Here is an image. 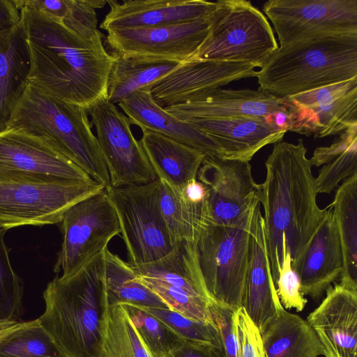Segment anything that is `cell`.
Segmentation results:
<instances>
[{
  "label": "cell",
  "instance_id": "d4e9b609",
  "mask_svg": "<svg viewBox=\"0 0 357 357\" xmlns=\"http://www.w3.org/2000/svg\"><path fill=\"white\" fill-rule=\"evenodd\" d=\"M30 69L29 47L21 22L0 31V132L8 128L28 84Z\"/></svg>",
  "mask_w": 357,
  "mask_h": 357
},
{
  "label": "cell",
  "instance_id": "d6a6232c",
  "mask_svg": "<svg viewBox=\"0 0 357 357\" xmlns=\"http://www.w3.org/2000/svg\"><path fill=\"white\" fill-rule=\"evenodd\" d=\"M0 357H63L38 319L22 325L0 339Z\"/></svg>",
  "mask_w": 357,
  "mask_h": 357
},
{
  "label": "cell",
  "instance_id": "f1b7e54d",
  "mask_svg": "<svg viewBox=\"0 0 357 357\" xmlns=\"http://www.w3.org/2000/svg\"><path fill=\"white\" fill-rule=\"evenodd\" d=\"M115 56L108 82L107 100L119 104L135 91L153 87L176 68L181 63L156 61Z\"/></svg>",
  "mask_w": 357,
  "mask_h": 357
},
{
  "label": "cell",
  "instance_id": "cb8c5ba5",
  "mask_svg": "<svg viewBox=\"0 0 357 357\" xmlns=\"http://www.w3.org/2000/svg\"><path fill=\"white\" fill-rule=\"evenodd\" d=\"M151 89L135 91L118 104L131 123L142 131L155 132L197 149L206 156L220 157V149L216 142L190 122L167 112L153 98Z\"/></svg>",
  "mask_w": 357,
  "mask_h": 357
},
{
  "label": "cell",
  "instance_id": "f35d334b",
  "mask_svg": "<svg viewBox=\"0 0 357 357\" xmlns=\"http://www.w3.org/2000/svg\"><path fill=\"white\" fill-rule=\"evenodd\" d=\"M234 320L240 357H266L261 333L243 308L235 311Z\"/></svg>",
  "mask_w": 357,
  "mask_h": 357
},
{
  "label": "cell",
  "instance_id": "5bb4252c",
  "mask_svg": "<svg viewBox=\"0 0 357 357\" xmlns=\"http://www.w3.org/2000/svg\"><path fill=\"white\" fill-rule=\"evenodd\" d=\"M284 98L289 131L316 139L357 126V77Z\"/></svg>",
  "mask_w": 357,
  "mask_h": 357
},
{
  "label": "cell",
  "instance_id": "5b68a950",
  "mask_svg": "<svg viewBox=\"0 0 357 357\" xmlns=\"http://www.w3.org/2000/svg\"><path fill=\"white\" fill-rule=\"evenodd\" d=\"M87 113L28 82L8 128L41 137L107 189L111 186L108 170Z\"/></svg>",
  "mask_w": 357,
  "mask_h": 357
},
{
  "label": "cell",
  "instance_id": "bcb514c9",
  "mask_svg": "<svg viewBox=\"0 0 357 357\" xmlns=\"http://www.w3.org/2000/svg\"><path fill=\"white\" fill-rule=\"evenodd\" d=\"M24 322L22 321H0V339L22 325Z\"/></svg>",
  "mask_w": 357,
  "mask_h": 357
},
{
  "label": "cell",
  "instance_id": "44dd1931",
  "mask_svg": "<svg viewBox=\"0 0 357 357\" xmlns=\"http://www.w3.org/2000/svg\"><path fill=\"white\" fill-rule=\"evenodd\" d=\"M259 202L254 211L250 234L248 268L241 307L261 331L284 307L273 279L265 225Z\"/></svg>",
  "mask_w": 357,
  "mask_h": 357
},
{
  "label": "cell",
  "instance_id": "4dcf8cb0",
  "mask_svg": "<svg viewBox=\"0 0 357 357\" xmlns=\"http://www.w3.org/2000/svg\"><path fill=\"white\" fill-rule=\"evenodd\" d=\"M160 205L174 246L183 241L195 243L200 228L208 221L205 200L190 202L160 181Z\"/></svg>",
  "mask_w": 357,
  "mask_h": 357
},
{
  "label": "cell",
  "instance_id": "7dc6e473",
  "mask_svg": "<svg viewBox=\"0 0 357 357\" xmlns=\"http://www.w3.org/2000/svg\"><path fill=\"white\" fill-rule=\"evenodd\" d=\"M267 357V356H266Z\"/></svg>",
  "mask_w": 357,
  "mask_h": 357
},
{
  "label": "cell",
  "instance_id": "d590c367",
  "mask_svg": "<svg viewBox=\"0 0 357 357\" xmlns=\"http://www.w3.org/2000/svg\"><path fill=\"white\" fill-rule=\"evenodd\" d=\"M5 231L0 229V321H21L23 287L10 261Z\"/></svg>",
  "mask_w": 357,
  "mask_h": 357
},
{
  "label": "cell",
  "instance_id": "836d02e7",
  "mask_svg": "<svg viewBox=\"0 0 357 357\" xmlns=\"http://www.w3.org/2000/svg\"><path fill=\"white\" fill-rule=\"evenodd\" d=\"M141 308L164 323L181 339L209 345L223 356L220 333L214 322L190 319L167 307Z\"/></svg>",
  "mask_w": 357,
  "mask_h": 357
},
{
  "label": "cell",
  "instance_id": "30bf717a",
  "mask_svg": "<svg viewBox=\"0 0 357 357\" xmlns=\"http://www.w3.org/2000/svg\"><path fill=\"white\" fill-rule=\"evenodd\" d=\"M105 190L99 182H0V229L61 223L77 202Z\"/></svg>",
  "mask_w": 357,
  "mask_h": 357
},
{
  "label": "cell",
  "instance_id": "1f68e13d",
  "mask_svg": "<svg viewBox=\"0 0 357 357\" xmlns=\"http://www.w3.org/2000/svg\"><path fill=\"white\" fill-rule=\"evenodd\" d=\"M101 357H153L124 304L107 305Z\"/></svg>",
  "mask_w": 357,
  "mask_h": 357
},
{
  "label": "cell",
  "instance_id": "8fae6325",
  "mask_svg": "<svg viewBox=\"0 0 357 357\" xmlns=\"http://www.w3.org/2000/svg\"><path fill=\"white\" fill-rule=\"evenodd\" d=\"M92 179L41 137L20 129L0 132V182L54 183Z\"/></svg>",
  "mask_w": 357,
  "mask_h": 357
},
{
  "label": "cell",
  "instance_id": "83f0119b",
  "mask_svg": "<svg viewBox=\"0 0 357 357\" xmlns=\"http://www.w3.org/2000/svg\"><path fill=\"white\" fill-rule=\"evenodd\" d=\"M335 217L343 257L340 282L357 287V174L338 186L327 206Z\"/></svg>",
  "mask_w": 357,
  "mask_h": 357
},
{
  "label": "cell",
  "instance_id": "e0dca14e",
  "mask_svg": "<svg viewBox=\"0 0 357 357\" xmlns=\"http://www.w3.org/2000/svg\"><path fill=\"white\" fill-rule=\"evenodd\" d=\"M307 321L325 357H357V287L342 282L331 286Z\"/></svg>",
  "mask_w": 357,
  "mask_h": 357
},
{
  "label": "cell",
  "instance_id": "2e32d148",
  "mask_svg": "<svg viewBox=\"0 0 357 357\" xmlns=\"http://www.w3.org/2000/svg\"><path fill=\"white\" fill-rule=\"evenodd\" d=\"M197 179L206 188L205 208L212 224H234L259 202V184L248 161L206 156Z\"/></svg>",
  "mask_w": 357,
  "mask_h": 357
},
{
  "label": "cell",
  "instance_id": "60d3db41",
  "mask_svg": "<svg viewBox=\"0 0 357 357\" xmlns=\"http://www.w3.org/2000/svg\"><path fill=\"white\" fill-rule=\"evenodd\" d=\"M356 142L357 126L342 132L329 146L316 148L310 159L312 166L318 167L327 164Z\"/></svg>",
  "mask_w": 357,
  "mask_h": 357
},
{
  "label": "cell",
  "instance_id": "484cf974",
  "mask_svg": "<svg viewBox=\"0 0 357 357\" xmlns=\"http://www.w3.org/2000/svg\"><path fill=\"white\" fill-rule=\"evenodd\" d=\"M142 132L139 142L157 178L182 195L186 185L197 179L206 155L159 133L150 130Z\"/></svg>",
  "mask_w": 357,
  "mask_h": 357
},
{
  "label": "cell",
  "instance_id": "7bdbcfd3",
  "mask_svg": "<svg viewBox=\"0 0 357 357\" xmlns=\"http://www.w3.org/2000/svg\"><path fill=\"white\" fill-rule=\"evenodd\" d=\"M167 357H223V356L209 345L183 340Z\"/></svg>",
  "mask_w": 357,
  "mask_h": 357
},
{
  "label": "cell",
  "instance_id": "4316f807",
  "mask_svg": "<svg viewBox=\"0 0 357 357\" xmlns=\"http://www.w3.org/2000/svg\"><path fill=\"white\" fill-rule=\"evenodd\" d=\"M260 333L267 357H318L323 355L321 343L307 321L284 308Z\"/></svg>",
  "mask_w": 357,
  "mask_h": 357
},
{
  "label": "cell",
  "instance_id": "74e56055",
  "mask_svg": "<svg viewBox=\"0 0 357 357\" xmlns=\"http://www.w3.org/2000/svg\"><path fill=\"white\" fill-rule=\"evenodd\" d=\"M282 261L275 282L277 293L284 309L301 312L307 300L301 292L300 280L292 268L290 252L284 241L282 242Z\"/></svg>",
  "mask_w": 357,
  "mask_h": 357
},
{
  "label": "cell",
  "instance_id": "8d00e7d4",
  "mask_svg": "<svg viewBox=\"0 0 357 357\" xmlns=\"http://www.w3.org/2000/svg\"><path fill=\"white\" fill-rule=\"evenodd\" d=\"M357 174V142L319 169L315 177L318 194H330L340 181Z\"/></svg>",
  "mask_w": 357,
  "mask_h": 357
},
{
  "label": "cell",
  "instance_id": "ab89813d",
  "mask_svg": "<svg viewBox=\"0 0 357 357\" xmlns=\"http://www.w3.org/2000/svg\"><path fill=\"white\" fill-rule=\"evenodd\" d=\"M209 307L213 321L220 333L224 357H240L234 320L236 310L211 301Z\"/></svg>",
  "mask_w": 357,
  "mask_h": 357
},
{
  "label": "cell",
  "instance_id": "b9f144b4",
  "mask_svg": "<svg viewBox=\"0 0 357 357\" xmlns=\"http://www.w3.org/2000/svg\"><path fill=\"white\" fill-rule=\"evenodd\" d=\"M19 9L26 7L48 17L64 20L70 13L73 0H14Z\"/></svg>",
  "mask_w": 357,
  "mask_h": 357
},
{
  "label": "cell",
  "instance_id": "7402d4cb",
  "mask_svg": "<svg viewBox=\"0 0 357 357\" xmlns=\"http://www.w3.org/2000/svg\"><path fill=\"white\" fill-rule=\"evenodd\" d=\"M109 10L100 24L116 29L167 25L208 18L216 3L204 0H107Z\"/></svg>",
  "mask_w": 357,
  "mask_h": 357
},
{
  "label": "cell",
  "instance_id": "3957f363",
  "mask_svg": "<svg viewBox=\"0 0 357 357\" xmlns=\"http://www.w3.org/2000/svg\"><path fill=\"white\" fill-rule=\"evenodd\" d=\"M38 319L63 357H101L108 303L102 252L73 276H56L43 292Z\"/></svg>",
  "mask_w": 357,
  "mask_h": 357
},
{
  "label": "cell",
  "instance_id": "4fadbf2b",
  "mask_svg": "<svg viewBox=\"0 0 357 357\" xmlns=\"http://www.w3.org/2000/svg\"><path fill=\"white\" fill-rule=\"evenodd\" d=\"M112 187L148 183L157 176L131 130L129 118L107 99L90 111Z\"/></svg>",
  "mask_w": 357,
  "mask_h": 357
},
{
  "label": "cell",
  "instance_id": "ee69618b",
  "mask_svg": "<svg viewBox=\"0 0 357 357\" xmlns=\"http://www.w3.org/2000/svg\"><path fill=\"white\" fill-rule=\"evenodd\" d=\"M20 22V13L14 0H0V31L14 27Z\"/></svg>",
  "mask_w": 357,
  "mask_h": 357
},
{
  "label": "cell",
  "instance_id": "f6af8a7d",
  "mask_svg": "<svg viewBox=\"0 0 357 357\" xmlns=\"http://www.w3.org/2000/svg\"><path fill=\"white\" fill-rule=\"evenodd\" d=\"M206 195V186L202 182L195 179L186 185L181 195L190 202L199 204L204 202Z\"/></svg>",
  "mask_w": 357,
  "mask_h": 357
},
{
  "label": "cell",
  "instance_id": "ba28073f",
  "mask_svg": "<svg viewBox=\"0 0 357 357\" xmlns=\"http://www.w3.org/2000/svg\"><path fill=\"white\" fill-rule=\"evenodd\" d=\"M160 181L105 189L132 266L157 261L174 248L160 205Z\"/></svg>",
  "mask_w": 357,
  "mask_h": 357
},
{
  "label": "cell",
  "instance_id": "ffe728a7",
  "mask_svg": "<svg viewBox=\"0 0 357 357\" xmlns=\"http://www.w3.org/2000/svg\"><path fill=\"white\" fill-rule=\"evenodd\" d=\"M255 67L246 63L209 60L185 61L151 90L163 107L185 102L201 92L222 87L231 82L257 76Z\"/></svg>",
  "mask_w": 357,
  "mask_h": 357
},
{
  "label": "cell",
  "instance_id": "6da1fadb",
  "mask_svg": "<svg viewBox=\"0 0 357 357\" xmlns=\"http://www.w3.org/2000/svg\"><path fill=\"white\" fill-rule=\"evenodd\" d=\"M20 13L31 56L29 83L88 112L107 99L115 56L106 49L100 31L86 36L63 20L31 8H21Z\"/></svg>",
  "mask_w": 357,
  "mask_h": 357
},
{
  "label": "cell",
  "instance_id": "603a6c76",
  "mask_svg": "<svg viewBox=\"0 0 357 357\" xmlns=\"http://www.w3.org/2000/svg\"><path fill=\"white\" fill-rule=\"evenodd\" d=\"M270 116L193 119L185 121L216 142L220 149V157L250 162L263 147L282 141L287 132L277 126Z\"/></svg>",
  "mask_w": 357,
  "mask_h": 357
},
{
  "label": "cell",
  "instance_id": "7a4b0ae2",
  "mask_svg": "<svg viewBox=\"0 0 357 357\" xmlns=\"http://www.w3.org/2000/svg\"><path fill=\"white\" fill-rule=\"evenodd\" d=\"M303 141L275 144L259 184L267 249L275 285L283 258L282 241L295 261L325 213L319 207L315 177Z\"/></svg>",
  "mask_w": 357,
  "mask_h": 357
},
{
  "label": "cell",
  "instance_id": "d6986e66",
  "mask_svg": "<svg viewBox=\"0 0 357 357\" xmlns=\"http://www.w3.org/2000/svg\"><path fill=\"white\" fill-rule=\"evenodd\" d=\"M321 221L298 258L291 262L303 296L317 301L343 271L340 236L331 208L326 207Z\"/></svg>",
  "mask_w": 357,
  "mask_h": 357
},
{
  "label": "cell",
  "instance_id": "9a60e30c",
  "mask_svg": "<svg viewBox=\"0 0 357 357\" xmlns=\"http://www.w3.org/2000/svg\"><path fill=\"white\" fill-rule=\"evenodd\" d=\"M209 17L162 26L116 29L107 31L111 53L126 58L182 63L207 36Z\"/></svg>",
  "mask_w": 357,
  "mask_h": 357
},
{
  "label": "cell",
  "instance_id": "277c9868",
  "mask_svg": "<svg viewBox=\"0 0 357 357\" xmlns=\"http://www.w3.org/2000/svg\"><path fill=\"white\" fill-rule=\"evenodd\" d=\"M261 89L285 98L357 77V34H323L279 46L257 71Z\"/></svg>",
  "mask_w": 357,
  "mask_h": 357
},
{
  "label": "cell",
  "instance_id": "e575fe53",
  "mask_svg": "<svg viewBox=\"0 0 357 357\" xmlns=\"http://www.w3.org/2000/svg\"><path fill=\"white\" fill-rule=\"evenodd\" d=\"M125 305L140 337L153 357H167L183 341L147 311L139 307Z\"/></svg>",
  "mask_w": 357,
  "mask_h": 357
},
{
  "label": "cell",
  "instance_id": "7c38bea8",
  "mask_svg": "<svg viewBox=\"0 0 357 357\" xmlns=\"http://www.w3.org/2000/svg\"><path fill=\"white\" fill-rule=\"evenodd\" d=\"M280 46L323 34H357V0H268Z\"/></svg>",
  "mask_w": 357,
  "mask_h": 357
},
{
  "label": "cell",
  "instance_id": "f546056e",
  "mask_svg": "<svg viewBox=\"0 0 357 357\" xmlns=\"http://www.w3.org/2000/svg\"><path fill=\"white\" fill-rule=\"evenodd\" d=\"M102 255L109 304H125L139 307H167L158 296L141 282L131 264L112 253L107 248Z\"/></svg>",
  "mask_w": 357,
  "mask_h": 357
},
{
  "label": "cell",
  "instance_id": "52a82bcc",
  "mask_svg": "<svg viewBox=\"0 0 357 357\" xmlns=\"http://www.w3.org/2000/svg\"><path fill=\"white\" fill-rule=\"evenodd\" d=\"M257 202L237 222H206L195 241L197 261L209 301L236 310L241 307L248 268L252 220Z\"/></svg>",
  "mask_w": 357,
  "mask_h": 357
},
{
  "label": "cell",
  "instance_id": "ac0fdd59",
  "mask_svg": "<svg viewBox=\"0 0 357 357\" xmlns=\"http://www.w3.org/2000/svg\"><path fill=\"white\" fill-rule=\"evenodd\" d=\"M165 109L182 121L238 116L267 117L278 112L288 113L284 98L276 97L260 88L234 90L218 87L197 93L183 102Z\"/></svg>",
  "mask_w": 357,
  "mask_h": 357
},
{
  "label": "cell",
  "instance_id": "8992f818",
  "mask_svg": "<svg viewBox=\"0 0 357 357\" xmlns=\"http://www.w3.org/2000/svg\"><path fill=\"white\" fill-rule=\"evenodd\" d=\"M215 3L206 38L186 61L246 63L261 68L279 47L266 17L249 1Z\"/></svg>",
  "mask_w": 357,
  "mask_h": 357
},
{
  "label": "cell",
  "instance_id": "9c48e42d",
  "mask_svg": "<svg viewBox=\"0 0 357 357\" xmlns=\"http://www.w3.org/2000/svg\"><path fill=\"white\" fill-rule=\"evenodd\" d=\"M63 241L55 272L69 278L91 263L121 234L116 210L105 190L73 205L61 220Z\"/></svg>",
  "mask_w": 357,
  "mask_h": 357
}]
</instances>
